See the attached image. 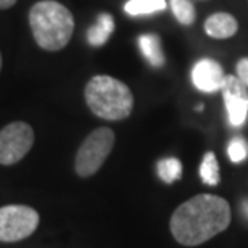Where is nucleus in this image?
Masks as SVG:
<instances>
[{
    "label": "nucleus",
    "mask_w": 248,
    "mask_h": 248,
    "mask_svg": "<svg viewBox=\"0 0 248 248\" xmlns=\"http://www.w3.org/2000/svg\"><path fill=\"white\" fill-rule=\"evenodd\" d=\"M231 224V206L224 198L200 193L188 198L172 213L170 227L177 244L197 247L221 234Z\"/></svg>",
    "instance_id": "nucleus-1"
},
{
    "label": "nucleus",
    "mask_w": 248,
    "mask_h": 248,
    "mask_svg": "<svg viewBox=\"0 0 248 248\" xmlns=\"http://www.w3.org/2000/svg\"><path fill=\"white\" fill-rule=\"evenodd\" d=\"M29 26L39 47L47 52H58L71 41L74 18L63 3L41 0L29 10Z\"/></svg>",
    "instance_id": "nucleus-2"
},
{
    "label": "nucleus",
    "mask_w": 248,
    "mask_h": 248,
    "mask_svg": "<svg viewBox=\"0 0 248 248\" xmlns=\"http://www.w3.org/2000/svg\"><path fill=\"white\" fill-rule=\"evenodd\" d=\"M84 98L93 115L107 121H121L131 115L134 108L131 89L107 74L91 78L84 89Z\"/></svg>",
    "instance_id": "nucleus-3"
},
{
    "label": "nucleus",
    "mask_w": 248,
    "mask_h": 248,
    "mask_svg": "<svg viewBox=\"0 0 248 248\" xmlns=\"http://www.w3.org/2000/svg\"><path fill=\"white\" fill-rule=\"evenodd\" d=\"M115 145V132L110 127H97L86 137L74 160L78 176L91 177L100 170Z\"/></svg>",
    "instance_id": "nucleus-4"
},
{
    "label": "nucleus",
    "mask_w": 248,
    "mask_h": 248,
    "mask_svg": "<svg viewBox=\"0 0 248 248\" xmlns=\"http://www.w3.org/2000/svg\"><path fill=\"white\" fill-rule=\"evenodd\" d=\"M39 213L26 205L0 208V242H18L37 229Z\"/></svg>",
    "instance_id": "nucleus-5"
},
{
    "label": "nucleus",
    "mask_w": 248,
    "mask_h": 248,
    "mask_svg": "<svg viewBox=\"0 0 248 248\" xmlns=\"http://www.w3.org/2000/svg\"><path fill=\"white\" fill-rule=\"evenodd\" d=\"M34 131L28 123L16 121L0 131V165L12 166L21 161L32 148Z\"/></svg>",
    "instance_id": "nucleus-6"
},
{
    "label": "nucleus",
    "mask_w": 248,
    "mask_h": 248,
    "mask_svg": "<svg viewBox=\"0 0 248 248\" xmlns=\"http://www.w3.org/2000/svg\"><path fill=\"white\" fill-rule=\"evenodd\" d=\"M222 98L229 123L234 127L244 126L248 116V87L234 74H229L222 84Z\"/></svg>",
    "instance_id": "nucleus-7"
},
{
    "label": "nucleus",
    "mask_w": 248,
    "mask_h": 248,
    "mask_svg": "<svg viewBox=\"0 0 248 248\" xmlns=\"http://www.w3.org/2000/svg\"><path fill=\"white\" fill-rule=\"evenodd\" d=\"M224 79V69L213 58H202L192 68V84L200 92L215 93L221 91Z\"/></svg>",
    "instance_id": "nucleus-8"
},
{
    "label": "nucleus",
    "mask_w": 248,
    "mask_h": 248,
    "mask_svg": "<svg viewBox=\"0 0 248 248\" xmlns=\"http://www.w3.org/2000/svg\"><path fill=\"white\" fill-rule=\"evenodd\" d=\"M205 32L213 39H229L239 31V23L231 13L217 12L206 18Z\"/></svg>",
    "instance_id": "nucleus-9"
},
{
    "label": "nucleus",
    "mask_w": 248,
    "mask_h": 248,
    "mask_svg": "<svg viewBox=\"0 0 248 248\" xmlns=\"http://www.w3.org/2000/svg\"><path fill=\"white\" fill-rule=\"evenodd\" d=\"M115 31V19L110 13H100L93 26L87 29V42L92 47H102L108 42V39Z\"/></svg>",
    "instance_id": "nucleus-10"
},
{
    "label": "nucleus",
    "mask_w": 248,
    "mask_h": 248,
    "mask_svg": "<svg viewBox=\"0 0 248 248\" xmlns=\"http://www.w3.org/2000/svg\"><path fill=\"white\" fill-rule=\"evenodd\" d=\"M139 47H140L142 55L153 68H160L165 64V53L161 48V41L156 34H142L139 37Z\"/></svg>",
    "instance_id": "nucleus-11"
},
{
    "label": "nucleus",
    "mask_w": 248,
    "mask_h": 248,
    "mask_svg": "<svg viewBox=\"0 0 248 248\" xmlns=\"http://www.w3.org/2000/svg\"><path fill=\"white\" fill-rule=\"evenodd\" d=\"M166 8V0H127L124 12L129 16H145Z\"/></svg>",
    "instance_id": "nucleus-12"
},
{
    "label": "nucleus",
    "mask_w": 248,
    "mask_h": 248,
    "mask_svg": "<svg viewBox=\"0 0 248 248\" xmlns=\"http://www.w3.org/2000/svg\"><path fill=\"white\" fill-rule=\"evenodd\" d=\"M156 171L158 176L163 182L166 184H172L174 181L181 179L182 176V163L177 160V158H163V160L158 161L156 165Z\"/></svg>",
    "instance_id": "nucleus-13"
},
{
    "label": "nucleus",
    "mask_w": 248,
    "mask_h": 248,
    "mask_svg": "<svg viewBox=\"0 0 248 248\" xmlns=\"http://www.w3.org/2000/svg\"><path fill=\"white\" fill-rule=\"evenodd\" d=\"M200 177L208 186H216L219 182V165H217L216 155L213 152H206L203 155L200 165Z\"/></svg>",
    "instance_id": "nucleus-14"
},
{
    "label": "nucleus",
    "mask_w": 248,
    "mask_h": 248,
    "mask_svg": "<svg viewBox=\"0 0 248 248\" xmlns=\"http://www.w3.org/2000/svg\"><path fill=\"white\" fill-rule=\"evenodd\" d=\"M170 5L176 19L181 24L190 26V24L195 23L197 13H195V7H193L190 0H170Z\"/></svg>",
    "instance_id": "nucleus-15"
},
{
    "label": "nucleus",
    "mask_w": 248,
    "mask_h": 248,
    "mask_svg": "<svg viewBox=\"0 0 248 248\" xmlns=\"http://www.w3.org/2000/svg\"><path fill=\"white\" fill-rule=\"evenodd\" d=\"M227 155L232 163H242L248 158V142L242 137H234L227 147Z\"/></svg>",
    "instance_id": "nucleus-16"
},
{
    "label": "nucleus",
    "mask_w": 248,
    "mask_h": 248,
    "mask_svg": "<svg viewBox=\"0 0 248 248\" xmlns=\"http://www.w3.org/2000/svg\"><path fill=\"white\" fill-rule=\"evenodd\" d=\"M235 69H237V78L248 87V57L240 58V60L237 62Z\"/></svg>",
    "instance_id": "nucleus-17"
},
{
    "label": "nucleus",
    "mask_w": 248,
    "mask_h": 248,
    "mask_svg": "<svg viewBox=\"0 0 248 248\" xmlns=\"http://www.w3.org/2000/svg\"><path fill=\"white\" fill-rule=\"evenodd\" d=\"M16 3V0H0V10H7Z\"/></svg>",
    "instance_id": "nucleus-18"
},
{
    "label": "nucleus",
    "mask_w": 248,
    "mask_h": 248,
    "mask_svg": "<svg viewBox=\"0 0 248 248\" xmlns=\"http://www.w3.org/2000/svg\"><path fill=\"white\" fill-rule=\"evenodd\" d=\"M244 211H245V215L248 216V202H244Z\"/></svg>",
    "instance_id": "nucleus-19"
},
{
    "label": "nucleus",
    "mask_w": 248,
    "mask_h": 248,
    "mask_svg": "<svg viewBox=\"0 0 248 248\" xmlns=\"http://www.w3.org/2000/svg\"><path fill=\"white\" fill-rule=\"evenodd\" d=\"M197 111H203V105H198L197 107Z\"/></svg>",
    "instance_id": "nucleus-20"
},
{
    "label": "nucleus",
    "mask_w": 248,
    "mask_h": 248,
    "mask_svg": "<svg viewBox=\"0 0 248 248\" xmlns=\"http://www.w3.org/2000/svg\"><path fill=\"white\" fill-rule=\"evenodd\" d=\"M0 69H2V53H0Z\"/></svg>",
    "instance_id": "nucleus-21"
}]
</instances>
